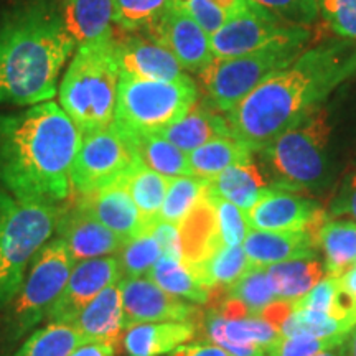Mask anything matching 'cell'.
<instances>
[{
  "label": "cell",
  "instance_id": "cell-1",
  "mask_svg": "<svg viewBox=\"0 0 356 356\" xmlns=\"http://www.w3.org/2000/svg\"><path fill=\"white\" fill-rule=\"evenodd\" d=\"M356 73V42L337 40L302 51L228 111L231 136L251 152L318 111L341 83Z\"/></svg>",
  "mask_w": 356,
  "mask_h": 356
},
{
  "label": "cell",
  "instance_id": "cell-2",
  "mask_svg": "<svg viewBox=\"0 0 356 356\" xmlns=\"http://www.w3.org/2000/svg\"><path fill=\"white\" fill-rule=\"evenodd\" d=\"M81 140L83 134L53 101L0 114V188L29 202H63Z\"/></svg>",
  "mask_w": 356,
  "mask_h": 356
},
{
  "label": "cell",
  "instance_id": "cell-3",
  "mask_svg": "<svg viewBox=\"0 0 356 356\" xmlns=\"http://www.w3.org/2000/svg\"><path fill=\"white\" fill-rule=\"evenodd\" d=\"M76 42L58 0H20L0 15V104L50 101Z\"/></svg>",
  "mask_w": 356,
  "mask_h": 356
},
{
  "label": "cell",
  "instance_id": "cell-4",
  "mask_svg": "<svg viewBox=\"0 0 356 356\" xmlns=\"http://www.w3.org/2000/svg\"><path fill=\"white\" fill-rule=\"evenodd\" d=\"M119 79L113 35L78 44L61 81L60 104L83 136L113 124Z\"/></svg>",
  "mask_w": 356,
  "mask_h": 356
},
{
  "label": "cell",
  "instance_id": "cell-5",
  "mask_svg": "<svg viewBox=\"0 0 356 356\" xmlns=\"http://www.w3.org/2000/svg\"><path fill=\"white\" fill-rule=\"evenodd\" d=\"M60 210L0 188V314L19 293L33 257L55 234Z\"/></svg>",
  "mask_w": 356,
  "mask_h": 356
},
{
  "label": "cell",
  "instance_id": "cell-6",
  "mask_svg": "<svg viewBox=\"0 0 356 356\" xmlns=\"http://www.w3.org/2000/svg\"><path fill=\"white\" fill-rule=\"evenodd\" d=\"M328 142L330 126L320 109L270 142L259 154L274 188L292 193L322 188L330 177Z\"/></svg>",
  "mask_w": 356,
  "mask_h": 356
},
{
  "label": "cell",
  "instance_id": "cell-7",
  "mask_svg": "<svg viewBox=\"0 0 356 356\" xmlns=\"http://www.w3.org/2000/svg\"><path fill=\"white\" fill-rule=\"evenodd\" d=\"M74 267L61 239H50L33 257L19 293L0 318V353H7L47 317Z\"/></svg>",
  "mask_w": 356,
  "mask_h": 356
},
{
  "label": "cell",
  "instance_id": "cell-8",
  "mask_svg": "<svg viewBox=\"0 0 356 356\" xmlns=\"http://www.w3.org/2000/svg\"><path fill=\"white\" fill-rule=\"evenodd\" d=\"M198 88L191 78L147 81L121 76L113 124L127 134H159L193 108Z\"/></svg>",
  "mask_w": 356,
  "mask_h": 356
},
{
  "label": "cell",
  "instance_id": "cell-9",
  "mask_svg": "<svg viewBox=\"0 0 356 356\" xmlns=\"http://www.w3.org/2000/svg\"><path fill=\"white\" fill-rule=\"evenodd\" d=\"M305 43V40L279 42L248 55L213 61L200 73L210 108L228 113L270 74L291 65Z\"/></svg>",
  "mask_w": 356,
  "mask_h": 356
},
{
  "label": "cell",
  "instance_id": "cell-10",
  "mask_svg": "<svg viewBox=\"0 0 356 356\" xmlns=\"http://www.w3.org/2000/svg\"><path fill=\"white\" fill-rule=\"evenodd\" d=\"M142 165L126 132L111 124L101 131L84 134L71 165V188L88 195L106 186L126 181Z\"/></svg>",
  "mask_w": 356,
  "mask_h": 356
},
{
  "label": "cell",
  "instance_id": "cell-11",
  "mask_svg": "<svg viewBox=\"0 0 356 356\" xmlns=\"http://www.w3.org/2000/svg\"><path fill=\"white\" fill-rule=\"evenodd\" d=\"M309 40V32L302 26H289L279 17L248 0L246 6L210 35L215 60H228L261 50L279 42Z\"/></svg>",
  "mask_w": 356,
  "mask_h": 356
},
{
  "label": "cell",
  "instance_id": "cell-12",
  "mask_svg": "<svg viewBox=\"0 0 356 356\" xmlns=\"http://www.w3.org/2000/svg\"><path fill=\"white\" fill-rule=\"evenodd\" d=\"M119 286L126 330L140 323L197 322L202 317L197 305L186 304L180 297L165 292L149 277L122 279Z\"/></svg>",
  "mask_w": 356,
  "mask_h": 356
},
{
  "label": "cell",
  "instance_id": "cell-13",
  "mask_svg": "<svg viewBox=\"0 0 356 356\" xmlns=\"http://www.w3.org/2000/svg\"><path fill=\"white\" fill-rule=\"evenodd\" d=\"M121 280L122 273L115 256L78 262L71 270L65 289L48 310L44 322L71 323L99 292Z\"/></svg>",
  "mask_w": 356,
  "mask_h": 356
},
{
  "label": "cell",
  "instance_id": "cell-14",
  "mask_svg": "<svg viewBox=\"0 0 356 356\" xmlns=\"http://www.w3.org/2000/svg\"><path fill=\"white\" fill-rule=\"evenodd\" d=\"M149 35L168 48L184 70L202 73L215 61L210 35L185 8L173 6L172 2L157 24L149 30Z\"/></svg>",
  "mask_w": 356,
  "mask_h": 356
},
{
  "label": "cell",
  "instance_id": "cell-15",
  "mask_svg": "<svg viewBox=\"0 0 356 356\" xmlns=\"http://www.w3.org/2000/svg\"><path fill=\"white\" fill-rule=\"evenodd\" d=\"M55 233L65 243L74 264L118 254L126 244L78 203L60 210Z\"/></svg>",
  "mask_w": 356,
  "mask_h": 356
},
{
  "label": "cell",
  "instance_id": "cell-16",
  "mask_svg": "<svg viewBox=\"0 0 356 356\" xmlns=\"http://www.w3.org/2000/svg\"><path fill=\"white\" fill-rule=\"evenodd\" d=\"M115 58L121 76L147 81H180L190 78L168 48L157 40L126 37L115 40Z\"/></svg>",
  "mask_w": 356,
  "mask_h": 356
},
{
  "label": "cell",
  "instance_id": "cell-17",
  "mask_svg": "<svg viewBox=\"0 0 356 356\" xmlns=\"http://www.w3.org/2000/svg\"><path fill=\"white\" fill-rule=\"evenodd\" d=\"M315 200L304 198L292 191L266 188L261 198L246 213L251 229L299 231L304 229L320 210Z\"/></svg>",
  "mask_w": 356,
  "mask_h": 356
},
{
  "label": "cell",
  "instance_id": "cell-18",
  "mask_svg": "<svg viewBox=\"0 0 356 356\" xmlns=\"http://www.w3.org/2000/svg\"><path fill=\"white\" fill-rule=\"evenodd\" d=\"M101 225L113 231L124 243L149 233L136 203L129 193L126 181L106 186L88 195H79L76 202Z\"/></svg>",
  "mask_w": 356,
  "mask_h": 356
},
{
  "label": "cell",
  "instance_id": "cell-19",
  "mask_svg": "<svg viewBox=\"0 0 356 356\" xmlns=\"http://www.w3.org/2000/svg\"><path fill=\"white\" fill-rule=\"evenodd\" d=\"M249 264L267 267L297 259H317L318 249L305 229L262 231L249 228L243 243Z\"/></svg>",
  "mask_w": 356,
  "mask_h": 356
},
{
  "label": "cell",
  "instance_id": "cell-20",
  "mask_svg": "<svg viewBox=\"0 0 356 356\" xmlns=\"http://www.w3.org/2000/svg\"><path fill=\"white\" fill-rule=\"evenodd\" d=\"M89 341H114L121 338L124 327V305L121 286L113 284L99 292L95 300L89 302L71 322Z\"/></svg>",
  "mask_w": 356,
  "mask_h": 356
},
{
  "label": "cell",
  "instance_id": "cell-21",
  "mask_svg": "<svg viewBox=\"0 0 356 356\" xmlns=\"http://www.w3.org/2000/svg\"><path fill=\"white\" fill-rule=\"evenodd\" d=\"M180 243L185 266L207 261L218 248L222 246L218 229L216 207L204 191L193 210L181 221Z\"/></svg>",
  "mask_w": 356,
  "mask_h": 356
},
{
  "label": "cell",
  "instance_id": "cell-22",
  "mask_svg": "<svg viewBox=\"0 0 356 356\" xmlns=\"http://www.w3.org/2000/svg\"><path fill=\"white\" fill-rule=\"evenodd\" d=\"M197 330V322L140 323L129 328L124 348L129 356H163L193 340Z\"/></svg>",
  "mask_w": 356,
  "mask_h": 356
},
{
  "label": "cell",
  "instance_id": "cell-23",
  "mask_svg": "<svg viewBox=\"0 0 356 356\" xmlns=\"http://www.w3.org/2000/svg\"><path fill=\"white\" fill-rule=\"evenodd\" d=\"M266 188V178L254 162L239 163L215 177L204 178V193L226 200L243 211H248L261 198Z\"/></svg>",
  "mask_w": 356,
  "mask_h": 356
},
{
  "label": "cell",
  "instance_id": "cell-24",
  "mask_svg": "<svg viewBox=\"0 0 356 356\" xmlns=\"http://www.w3.org/2000/svg\"><path fill=\"white\" fill-rule=\"evenodd\" d=\"M159 136L172 142L185 154L218 137H233L228 121L222 115L197 104L184 118L160 131Z\"/></svg>",
  "mask_w": 356,
  "mask_h": 356
},
{
  "label": "cell",
  "instance_id": "cell-25",
  "mask_svg": "<svg viewBox=\"0 0 356 356\" xmlns=\"http://www.w3.org/2000/svg\"><path fill=\"white\" fill-rule=\"evenodd\" d=\"M68 33L78 44L113 35V0H58Z\"/></svg>",
  "mask_w": 356,
  "mask_h": 356
},
{
  "label": "cell",
  "instance_id": "cell-26",
  "mask_svg": "<svg viewBox=\"0 0 356 356\" xmlns=\"http://www.w3.org/2000/svg\"><path fill=\"white\" fill-rule=\"evenodd\" d=\"M249 261L243 246H220L207 261L186 266L200 284L211 291L225 292L238 282V279L249 269Z\"/></svg>",
  "mask_w": 356,
  "mask_h": 356
},
{
  "label": "cell",
  "instance_id": "cell-27",
  "mask_svg": "<svg viewBox=\"0 0 356 356\" xmlns=\"http://www.w3.org/2000/svg\"><path fill=\"white\" fill-rule=\"evenodd\" d=\"M318 251L325 256L327 277L343 275L356 262V222L328 218L320 233Z\"/></svg>",
  "mask_w": 356,
  "mask_h": 356
},
{
  "label": "cell",
  "instance_id": "cell-28",
  "mask_svg": "<svg viewBox=\"0 0 356 356\" xmlns=\"http://www.w3.org/2000/svg\"><path fill=\"white\" fill-rule=\"evenodd\" d=\"M124 132V131H122ZM127 134V132H126ZM140 162L168 178L190 177L188 155L159 134H127Z\"/></svg>",
  "mask_w": 356,
  "mask_h": 356
},
{
  "label": "cell",
  "instance_id": "cell-29",
  "mask_svg": "<svg viewBox=\"0 0 356 356\" xmlns=\"http://www.w3.org/2000/svg\"><path fill=\"white\" fill-rule=\"evenodd\" d=\"M186 155L191 173L200 178H211L233 165L252 162L251 150L234 137H218Z\"/></svg>",
  "mask_w": 356,
  "mask_h": 356
},
{
  "label": "cell",
  "instance_id": "cell-30",
  "mask_svg": "<svg viewBox=\"0 0 356 356\" xmlns=\"http://www.w3.org/2000/svg\"><path fill=\"white\" fill-rule=\"evenodd\" d=\"M168 184L170 178L150 170L144 163L137 167L126 180L129 193L144 220L147 231L152 229V226L159 221Z\"/></svg>",
  "mask_w": 356,
  "mask_h": 356
},
{
  "label": "cell",
  "instance_id": "cell-31",
  "mask_svg": "<svg viewBox=\"0 0 356 356\" xmlns=\"http://www.w3.org/2000/svg\"><path fill=\"white\" fill-rule=\"evenodd\" d=\"M279 299L297 300L323 279L325 267L318 259H297L266 267Z\"/></svg>",
  "mask_w": 356,
  "mask_h": 356
},
{
  "label": "cell",
  "instance_id": "cell-32",
  "mask_svg": "<svg viewBox=\"0 0 356 356\" xmlns=\"http://www.w3.org/2000/svg\"><path fill=\"white\" fill-rule=\"evenodd\" d=\"M86 343L92 341L71 323H47L26 338L13 356H70Z\"/></svg>",
  "mask_w": 356,
  "mask_h": 356
},
{
  "label": "cell",
  "instance_id": "cell-33",
  "mask_svg": "<svg viewBox=\"0 0 356 356\" xmlns=\"http://www.w3.org/2000/svg\"><path fill=\"white\" fill-rule=\"evenodd\" d=\"M152 282L172 296L203 305L210 300V289L200 284L181 261L162 256L147 274Z\"/></svg>",
  "mask_w": 356,
  "mask_h": 356
},
{
  "label": "cell",
  "instance_id": "cell-34",
  "mask_svg": "<svg viewBox=\"0 0 356 356\" xmlns=\"http://www.w3.org/2000/svg\"><path fill=\"white\" fill-rule=\"evenodd\" d=\"M226 297H233L243 302L249 314L257 317L264 307L275 300L277 291L266 267L249 266V269L238 279V282H234L226 291Z\"/></svg>",
  "mask_w": 356,
  "mask_h": 356
},
{
  "label": "cell",
  "instance_id": "cell-35",
  "mask_svg": "<svg viewBox=\"0 0 356 356\" xmlns=\"http://www.w3.org/2000/svg\"><path fill=\"white\" fill-rule=\"evenodd\" d=\"M203 191L204 178L193 175L170 178L159 221H167L180 226L186 215L193 210L195 204L203 197Z\"/></svg>",
  "mask_w": 356,
  "mask_h": 356
},
{
  "label": "cell",
  "instance_id": "cell-36",
  "mask_svg": "<svg viewBox=\"0 0 356 356\" xmlns=\"http://www.w3.org/2000/svg\"><path fill=\"white\" fill-rule=\"evenodd\" d=\"M356 325L348 320H340L332 317L330 314L309 309H296L291 318L280 330V337L293 335H312L318 338H328L350 333Z\"/></svg>",
  "mask_w": 356,
  "mask_h": 356
},
{
  "label": "cell",
  "instance_id": "cell-37",
  "mask_svg": "<svg viewBox=\"0 0 356 356\" xmlns=\"http://www.w3.org/2000/svg\"><path fill=\"white\" fill-rule=\"evenodd\" d=\"M168 6L170 0H113V22L126 32H149Z\"/></svg>",
  "mask_w": 356,
  "mask_h": 356
},
{
  "label": "cell",
  "instance_id": "cell-38",
  "mask_svg": "<svg viewBox=\"0 0 356 356\" xmlns=\"http://www.w3.org/2000/svg\"><path fill=\"white\" fill-rule=\"evenodd\" d=\"M115 257L121 267L122 279L144 277L149 274L155 262L162 257V249L152 234L144 233L139 238L124 244V248Z\"/></svg>",
  "mask_w": 356,
  "mask_h": 356
},
{
  "label": "cell",
  "instance_id": "cell-39",
  "mask_svg": "<svg viewBox=\"0 0 356 356\" xmlns=\"http://www.w3.org/2000/svg\"><path fill=\"white\" fill-rule=\"evenodd\" d=\"M173 6L185 8L208 35L228 22L246 6L248 0H170Z\"/></svg>",
  "mask_w": 356,
  "mask_h": 356
},
{
  "label": "cell",
  "instance_id": "cell-40",
  "mask_svg": "<svg viewBox=\"0 0 356 356\" xmlns=\"http://www.w3.org/2000/svg\"><path fill=\"white\" fill-rule=\"evenodd\" d=\"M351 335L343 333V335L318 338L312 335H293V337H280L273 346L266 350L267 356H315L322 351L333 348L340 345L341 341L346 340Z\"/></svg>",
  "mask_w": 356,
  "mask_h": 356
},
{
  "label": "cell",
  "instance_id": "cell-41",
  "mask_svg": "<svg viewBox=\"0 0 356 356\" xmlns=\"http://www.w3.org/2000/svg\"><path fill=\"white\" fill-rule=\"evenodd\" d=\"M208 195V193H207ZM210 197V195H208ZM216 207L218 229H220L221 243L225 246H243L244 239L249 231L246 213L236 204L226 200L210 197Z\"/></svg>",
  "mask_w": 356,
  "mask_h": 356
},
{
  "label": "cell",
  "instance_id": "cell-42",
  "mask_svg": "<svg viewBox=\"0 0 356 356\" xmlns=\"http://www.w3.org/2000/svg\"><path fill=\"white\" fill-rule=\"evenodd\" d=\"M317 6L333 32L356 42V0H317Z\"/></svg>",
  "mask_w": 356,
  "mask_h": 356
},
{
  "label": "cell",
  "instance_id": "cell-43",
  "mask_svg": "<svg viewBox=\"0 0 356 356\" xmlns=\"http://www.w3.org/2000/svg\"><path fill=\"white\" fill-rule=\"evenodd\" d=\"M257 6L274 13L287 25L300 26L317 19V0H252Z\"/></svg>",
  "mask_w": 356,
  "mask_h": 356
},
{
  "label": "cell",
  "instance_id": "cell-44",
  "mask_svg": "<svg viewBox=\"0 0 356 356\" xmlns=\"http://www.w3.org/2000/svg\"><path fill=\"white\" fill-rule=\"evenodd\" d=\"M340 291V284H338V277H323L317 286L312 287L305 296L300 299L293 300L296 309H309L325 312L335 317V305H337V296Z\"/></svg>",
  "mask_w": 356,
  "mask_h": 356
},
{
  "label": "cell",
  "instance_id": "cell-45",
  "mask_svg": "<svg viewBox=\"0 0 356 356\" xmlns=\"http://www.w3.org/2000/svg\"><path fill=\"white\" fill-rule=\"evenodd\" d=\"M149 233L159 243L160 249H162V256L184 262V257H181L180 226L172 225V222L167 221H157Z\"/></svg>",
  "mask_w": 356,
  "mask_h": 356
},
{
  "label": "cell",
  "instance_id": "cell-46",
  "mask_svg": "<svg viewBox=\"0 0 356 356\" xmlns=\"http://www.w3.org/2000/svg\"><path fill=\"white\" fill-rule=\"evenodd\" d=\"M327 213L330 218L348 216L351 221L356 222V170L341 185L340 191L330 204V210Z\"/></svg>",
  "mask_w": 356,
  "mask_h": 356
},
{
  "label": "cell",
  "instance_id": "cell-47",
  "mask_svg": "<svg viewBox=\"0 0 356 356\" xmlns=\"http://www.w3.org/2000/svg\"><path fill=\"white\" fill-rule=\"evenodd\" d=\"M293 310H296V304H293V300L279 299V300H273L269 305L264 307L257 317H261L264 322L269 323L270 327H274L275 330L280 333L284 325H286L287 320L291 318Z\"/></svg>",
  "mask_w": 356,
  "mask_h": 356
},
{
  "label": "cell",
  "instance_id": "cell-48",
  "mask_svg": "<svg viewBox=\"0 0 356 356\" xmlns=\"http://www.w3.org/2000/svg\"><path fill=\"white\" fill-rule=\"evenodd\" d=\"M167 356H231V355L215 343H204V341H200V343H186V345L178 346L177 350H173L172 353H168Z\"/></svg>",
  "mask_w": 356,
  "mask_h": 356
},
{
  "label": "cell",
  "instance_id": "cell-49",
  "mask_svg": "<svg viewBox=\"0 0 356 356\" xmlns=\"http://www.w3.org/2000/svg\"><path fill=\"white\" fill-rule=\"evenodd\" d=\"M118 345L114 341H95L76 348L70 356H115Z\"/></svg>",
  "mask_w": 356,
  "mask_h": 356
},
{
  "label": "cell",
  "instance_id": "cell-50",
  "mask_svg": "<svg viewBox=\"0 0 356 356\" xmlns=\"http://www.w3.org/2000/svg\"><path fill=\"white\" fill-rule=\"evenodd\" d=\"M338 282H340L341 291L348 293L351 300H353L356 305V267H351V269L346 270L343 275H340V277H338Z\"/></svg>",
  "mask_w": 356,
  "mask_h": 356
},
{
  "label": "cell",
  "instance_id": "cell-51",
  "mask_svg": "<svg viewBox=\"0 0 356 356\" xmlns=\"http://www.w3.org/2000/svg\"><path fill=\"white\" fill-rule=\"evenodd\" d=\"M350 338H351V335L346 338V340L341 341L340 345L325 350V351H322V353H318L315 356H350Z\"/></svg>",
  "mask_w": 356,
  "mask_h": 356
},
{
  "label": "cell",
  "instance_id": "cell-52",
  "mask_svg": "<svg viewBox=\"0 0 356 356\" xmlns=\"http://www.w3.org/2000/svg\"><path fill=\"white\" fill-rule=\"evenodd\" d=\"M350 356H356V328L350 338Z\"/></svg>",
  "mask_w": 356,
  "mask_h": 356
}]
</instances>
